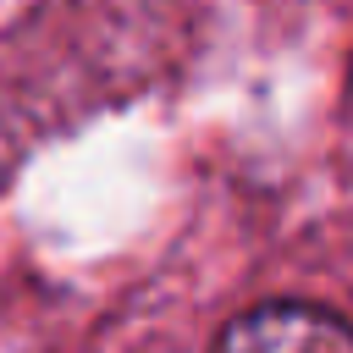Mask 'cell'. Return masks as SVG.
Wrapping results in <instances>:
<instances>
[{"mask_svg": "<svg viewBox=\"0 0 353 353\" xmlns=\"http://www.w3.org/2000/svg\"><path fill=\"white\" fill-rule=\"evenodd\" d=\"M215 353H353V325L314 303H259L221 331Z\"/></svg>", "mask_w": 353, "mask_h": 353, "instance_id": "cell-1", "label": "cell"}]
</instances>
